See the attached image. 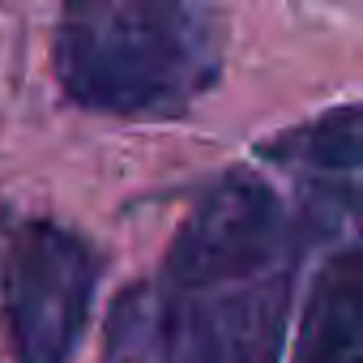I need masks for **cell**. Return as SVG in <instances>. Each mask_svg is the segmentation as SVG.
<instances>
[{
	"label": "cell",
	"mask_w": 363,
	"mask_h": 363,
	"mask_svg": "<svg viewBox=\"0 0 363 363\" xmlns=\"http://www.w3.org/2000/svg\"><path fill=\"white\" fill-rule=\"evenodd\" d=\"M308 244V210L257 171H223L154 274L116 295L103 363H278Z\"/></svg>",
	"instance_id": "1"
},
{
	"label": "cell",
	"mask_w": 363,
	"mask_h": 363,
	"mask_svg": "<svg viewBox=\"0 0 363 363\" xmlns=\"http://www.w3.org/2000/svg\"><path fill=\"white\" fill-rule=\"evenodd\" d=\"M52 65L86 111L167 120L218 82L223 22L210 0H65Z\"/></svg>",
	"instance_id": "2"
},
{
	"label": "cell",
	"mask_w": 363,
	"mask_h": 363,
	"mask_svg": "<svg viewBox=\"0 0 363 363\" xmlns=\"http://www.w3.org/2000/svg\"><path fill=\"white\" fill-rule=\"evenodd\" d=\"M99 252L77 231L30 218L13 231L0 274V316L13 363H69L94 308Z\"/></svg>",
	"instance_id": "3"
},
{
	"label": "cell",
	"mask_w": 363,
	"mask_h": 363,
	"mask_svg": "<svg viewBox=\"0 0 363 363\" xmlns=\"http://www.w3.org/2000/svg\"><path fill=\"white\" fill-rule=\"evenodd\" d=\"M308 223L325 240L291 363H363V197L333 193V206L308 210Z\"/></svg>",
	"instance_id": "4"
},
{
	"label": "cell",
	"mask_w": 363,
	"mask_h": 363,
	"mask_svg": "<svg viewBox=\"0 0 363 363\" xmlns=\"http://www.w3.org/2000/svg\"><path fill=\"white\" fill-rule=\"evenodd\" d=\"M261 158L316 179H337L363 171V103H342L320 111L316 120L278 133L261 145Z\"/></svg>",
	"instance_id": "5"
}]
</instances>
